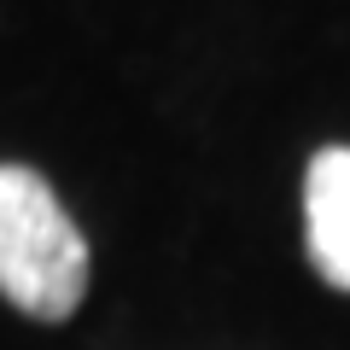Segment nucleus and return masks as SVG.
Returning <instances> with one entry per match:
<instances>
[{"mask_svg": "<svg viewBox=\"0 0 350 350\" xmlns=\"http://www.w3.org/2000/svg\"><path fill=\"white\" fill-rule=\"evenodd\" d=\"M88 292V239L59 193L24 163H0V298L29 321H70Z\"/></svg>", "mask_w": 350, "mask_h": 350, "instance_id": "nucleus-1", "label": "nucleus"}, {"mask_svg": "<svg viewBox=\"0 0 350 350\" xmlns=\"http://www.w3.org/2000/svg\"><path fill=\"white\" fill-rule=\"evenodd\" d=\"M310 262L327 286L350 292V146H321L304 175Z\"/></svg>", "mask_w": 350, "mask_h": 350, "instance_id": "nucleus-2", "label": "nucleus"}]
</instances>
